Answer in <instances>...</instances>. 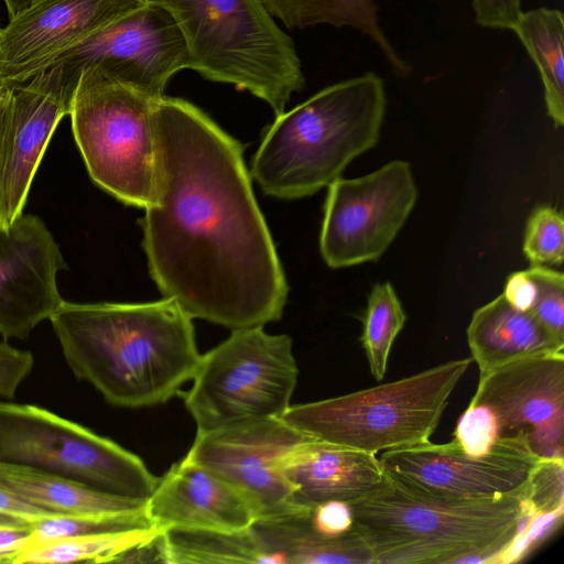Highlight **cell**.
Returning a JSON list of instances; mask_svg holds the SVG:
<instances>
[{"mask_svg":"<svg viewBox=\"0 0 564 564\" xmlns=\"http://www.w3.org/2000/svg\"><path fill=\"white\" fill-rule=\"evenodd\" d=\"M523 495L442 498L386 470L383 484L350 507L372 564H492L529 516Z\"/></svg>","mask_w":564,"mask_h":564,"instance_id":"3","label":"cell"},{"mask_svg":"<svg viewBox=\"0 0 564 564\" xmlns=\"http://www.w3.org/2000/svg\"><path fill=\"white\" fill-rule=\"evenodd\" d=\"M90 66L159 100L169 79L189 68V58L172 15L148 1L58 55L46 69L75 91L82 72Z\"/></svg>","mask_w":564,"mask_h":564,"instance_id":"10","label":"cell"},{"mask_svg":"<svg viewBox=\"0 0 564 564\" xmlns=\"http://www.w3.org/2000/svg\"><path fill=\"white\" fill-rule=\"evenodd\" d=\"M66 269L63 254L44 221L20 215L0 225V334L26 339L64 302L56 275Z\"/></svg>","mask_w":564,"mask_h":564,"instance_id":"17","label":"cell"},{"mask_svg":"<svg viewBox=\"0 0 564 564\" xmlns=\"http://www.w3.org/2000/svg\"><path fill=\"white\" fill-rule=\"evenodd\" d=\"M502 295L517 310L529 312L533 307L538 286L528 269L508 276Z\"/></svg>","mask_w":564,"mask_h":564,"instance_id":"36","label":"cell"},{"mask_svg":"<svg viewBox=\"0 0 564 564\" xmlns=\"http://www.w3.org/2000/svg\"><path fill=\"white\" fill-rule=\"evenodd\" d=\"M310 525L318 533L338 536L354 529V514L349 502L330 500L311 507L306 513Z\"/></svg>","mask_w":564,"mask_h":564,"instance_id":"34","label":"cell"},{"mask_svg":"<svg viewBox=\"0 0 564 564\" xmlns=\"http://www.w3.org/2000/svg\"><path fill=\"white\" fill-rule=\"evenodd\" d=\"M31 521H26L21 518L0 513V525H23V524H28Z\"/></svg>","mask_w":564,"mask_h":564,"instance_id":"40","label":"cell"},{"mask_svg":"<svg viewBox=\"0 0 564 564\" xmlns=\"http://www.w3.org/2000/svg\"><path fill=\"white\" fill-rule=\"evenodd\" d=\"M0 127H1V109H0ZM0 225H1V221H0Z\"/></svg>","mask_w":564,"mask_h":564,"instance_id":"43","label":"cell"},{"mask_svg":"<svg viewBox=\"0 0 564 564\" xmlns=\"http://www.w3.org/2000/svg\"><path fill=\"white\" fill-rule=\"evenodd\" d=\"M0 463L144 501L159 480L139 456L113 441L36 405L4 401H0Z\"/></svg>","mask_w":564,"mask_h":564,"instance_id":"9","label":"cell"},{"mask_svg":"<svg viewBox=\"0 0 564 564\" xmlns=\"http://www.w3.org/2000/svg\"><path fill=\"white\" fill-rule=\"evenodd\" d=\"M523 501L536 514L564 511V459L540 458Z\"/></svg>","mask_w":564,"mask_h":564,"instance_id":"31","label":"cell"},{"mask_svg":"<svg viewBox=\"0 0 564 564\" xmlns=\"http://www.w3.org/2000/svg\"><path fill=\"white\" fill-rule=\"evenodd\" d=\"M327 187L319 250L333 269L378 260L417 199L411 166L403 160L360 177H338Z\"/></svg>","mask_w":564,"mask_h":564,"instance_id":"11","label":"cell"},{"mask_svg":"<svg viewBox=\"0 0 564 564\" xmlns=\"http://www.w3.org/2000/svg\"><path fill=\"white\" fill-rule=\"evenodd\" d=\"M297 377L289 335L269 334L263 326L232 329L200 356L184 404L196 433L281 417L291 406Z\"/></svg>","mask_w":564,"mask_h":564,"instance_id":"8","label":"cell"},{"mask_svg":"<svg viewBox=\"0 0 564 564\" xmlns=\"http://www.w3.org/2000/svg\"><path fill=\"white\" fill-rule=\"evenodd\" d=\"M563 514L564 511L541 514L530 511L514 539L497 555L492 564H510L521 561L557 529L563 520Z\"/></svg>","mask_w":564,"mask_h":564,"instance_id":"33","label":"cell"},{"mask_svg":"<svg viewBox=\"0 0 564 564\" xmlns=\"http://www.w3.org/2000/svg\"><path fill=\"white\" fill-rule=\"evenodd\" d=\"M9 86H10V85H7V84H4V83H2V82L0 80V101H1V100H2V98L4 97V95H6L7 90L9 89Z\"/></svg>","mask_w":564,"mask_h":564,"instance_id":"42","label":"cell"},{"mask_svg":"<svg viewBox=\"0 0 564 564\" xmlns=\"http://www.w3.org/2000/svg\"><path fill=\"white\" fill-rule=\"evenodd\" d=\"M467 343L479 376L512 361L564 351L530 312L517 310L502 294L477 308L467 326Z\"/></svg>","mask_w":564,"mask_h":564,"instance_id":"20","label":"cell"},{"mask_svg":"<svg viewBox=\"0 0 564 564\" xmlns=\"http://www.w3.org/2000/svg\"><path fill=\"white\" fill-rule=\"evenodd\" d=\"M148 0H39L0 26V80L21 83Z\"/></svg>","mask_w":564,"mask_h":564,"instance_id":"16","label":"cell"},{"mask_svg":"<svg viewBox=\"0 0 564 564\" xmlns=\"http://www.w3.org/2000/svg\"><path fill=\"white\" fill-rule=\"evenodd\" d=\"M159 100L90 66L79 76L69 111L91 180L120 202L140 208H147L154 195Z\"/></svg>","mask_w":564,"mask_h":564,"instance_id":"7","label":"cell"},{"mask_svg":"<svg viewBox=\"0 0 564 564\" xmlns=\"http://www.w3.org/2000/svg\"><path fill=\"white\" fill-rule=\"evenodd\" d=\"M30 527L32 539L29 545L61 538L145 528L152 524L143 508L104 514H52L31 521Z\"/></svg>","mask_w":564,"mask_h":564,"instance_id":"28","label":"cell"},{"mask_svg":"<svg viewBox=\"0 0 564 564\" xmlns=\"http://www.w3.org/2000/svg\"><path fill=\"white\" fill-rule=\"evenodd\" d=\"M34 359L29 350L18 349L0 341V397L12 399L21 382L33 368Z\"/></svg>","mask_w":564,"mask_h":564,"instance_id":"35","label":"cell"},{"mask_svg":"<svg viewBox=\"0 0 564 564\" xmlns=\"http://www.w3.org/2000/svg\"><path fill=\"white\" fill-rule=\"evenodd\" d=\"M73 90L51 70L9 86L0 101V221L22 215L29 191L56 126L69 115Z\"/></svg>","mask_w":564,"mask_h":564,"instance_id":"15","label":"cell"},{"mask_svg":"<svg viewBox=\"0 0 564 564\" xmlns=\"http://www.w3.org/2000/svg\"><path fill=\"white\" fill-rule=\"evenodd\" d=\"M512 31L534 62L544 89L549 117L555 128L564 124V20L556 9L521 12Z\"/></svg>","mask_w":564,"mask_h":564,"instance_id":"24","label":"cell"},{"mask_svg":"<svg viewBox=\"0 0 564 564\" xmlns=\"http://www.w3.org/2000/svg\"><path fill=\"white\" fill-rule=\"evenodd\" d=\"M406 314L390 282L376 284L367 301L360 341L375 379L387 373L392 345L402 330Z\"/></svg>","mask_w":564,"mask_h":564,"instance_id":"27","label":"cell"},{"mask_svg":"<svg viewBox=\"0 0 564 564\" xmlns=\"http://www.w3.org/2000/svg\"><path fill=\"white\" fill-rule=\"evenodd\" d=\"M469 404L496 416L499 436L522 434L543 459H564V351L525 357L486 375Z\"/></svg>","mask_w":564,"mask_h":564,"instance_id":"14","label":"cell"},{"mask_svg":"<svg viewBox=\"0 0 564 564\" xmlns=\"http://www.w3.org/2000/svg\"><path fill=\"white\" fill-rule=\"evenodd\" d=\"M538 286L533 307L529 311L556 340L564 343V275L550 267L528 269Z\"/></svg>","mask_w":564,"mask_h":564,"instance_id":"30","label":"cell"},{"mask_svg":"<svg viewBox=\"0 0 564 564\" xmlns=\"http://www.w3.org/2000/svg\"><path fill=\"white\" fill-rule=\"evenodd\" d=\"M384 470L425 494L449 499H491L525 492L538 457L522 434L498 436L488 453L466 454L453 440L379 456Z\"/></svg>","mask_w":564,"mask_h":564,"instance_id":"12","label":"cell"},{"mask_svg":"<svg viewBox=\"0 0 564 564\" xmlns=\"http://www.w3.org/2000/svg\"><path fill=\"white\" fill-rule=\"evenodd\" d=\"M272 17L288 28L329 24L350 26L368 36L398 75L410 72L379 24L375 0H261Z\"/></svg>","mask_w":564,"mask_h":564,"instance_id":"23","label":"cell"},{"mask_svg":"<svg viewBox=\"0 0 564 564\" xmlns=\"http://www.w3.org/2000/svg\"><path fill=\"white\" fill-rule=\"evenodd\" d=\"M308 509L252 523L251 531L272 563L372 564L371 553L355 529L338 536L323 535L307 522Z\"/></svg>","mask_w":564,"mask_h":564,"instance_id":"21","label":"cell"},{"mask_svg":"<svg viewBox=\"0 0 564 564\" xmlns=\"http://www.w3.org/2000/svg\"><path fill=\"white\" fill-rule=\"evenodd\" d=\"M523 253L532 265H561L564 260V220L552 206L536 207L528 218Z\"/></svg>","mask_w":564,"mask_h":564,"instance_id":"29","label":"cell"},{"mask_svg":"<svg viewBox=\"0 0 564 564\" xmlns=\"http://www.w3.org/2000/svg\"><path fill=\"white\" fill-rule=\"evenodd\" d=\"M156 175L140 220L149 272L192 318L229 329L281 318L288 283L241 144L193 104L154 111Z\"/></svg>","mask_w":564,"mask_h":564,"instance_id":"1","label":"cell"},{"mask_svg":"<svg viewBox=\"0 0 564 564\" xmlns=\"http://www.w3.org/2000/svg\"><path fill=\"white\" fill-rule=\"evenodd\" d=\"M32 539L30 523L23 525H0V564H14L17 555Z\"/></svg>","mask_w":564,"mask_h":564,"instance_id":"37","label":"cell"},{"mask_svg":"<svg viewBox=\"0 0 564 564\" xmlns=\"http://www.w3.org/2000/svg\"><path fill=\"white\" fill-rule=\"evenodd\" d=\"M144 510L158 531L234 532L256 521L251 507L232 486L186 457L159 478Z\"/></svg>","mask_w":564,"mask_h":564,"instance_id":"18","label":"cell"},{"mask_svg":"<svg viewBox=\"0 0 564 564\" xmlns=\"http://www.w3.org/2000/svg\"><path fill=\"white\" fill-rule=\"evenodd\" d=\"M498 436L496 416L485 405L468 404L454 431V441L471 456L488 453Z\"/></svg>","mask_w":564,"mask_h":564,"instance_id":"32","label":"cell"},{"mask_svg":"<svg viewBox=\"0 0 564 564\" xmlns=\"http://www.w3.org/2000/svg\"><path fill=\"white\" fill-rule=\"evenodd\" d=\"M476 1L484 3V4L494 6V7H505V6L512 4V3L517 2L518 0H476Z\"/></svg>","mask_w":564,"mask_h":564,"instance_id":"41","label":"cell"},{"mask_svg":"<svg viewBox=\"0 0 564 564\" xmlns=\"http://www.w3.org/2000/svg\"><path fill=\"white\" fill-rule=\"evenodd\" d=\"M387 97L372 72L339 82L276 116L252 159L264 194L307 197L340 177L380 137Z\"/></svg>","mask_w":564,"mask_h":564,"instance_id":"4","label":"cell"},{"mask_svg":"<svg viewBox=\"0 0 564 564\" xmlns=\"http://www.w3.org/2000/svg\"><path fill=\"white\" fill-rule=\"evenodd\" d=\"M176 22L189 68L264 100L275 116L305 86L293 41L261 0H148Z\"/></svg>","mask_w":564,"mask_h":564,"instance_id":"5","label":"cell"},{"mask_svg":"<svg viewBox=\"0 0 564 564\" xmlns=\"http://www.w3.org/2000/svg\"><path fill=\"white\" fill-rule=\"evenodd\" d=\"M0 513L34 521L51 513L0 487Z\"/></svg>","mask_w":564,"mask_h":564,"instance_id":"38","label":"cell"},{"mask_svg":"<svg viewBox=\"0 0 564 564\" xmlns=\"http://www.w3.org/2000/svg\"><path fill=\"white\" fill-rule=\"evenodd\" d=\"M0 487L54 514L85 516L143 509L144 500L111 495L40 469L0 463Z\"/></svg>","mask_w":564,"mask_h":564,"instance_id":"22","label":"cell"},{"mask_svg":"<svg viewBox=\"0 0 564 564\" xmlns=\"http://www.w3.org/2000/svg\"><path fill=\"white\" fill-rule=\"evenodd\" d=\"M162 532L169 564L272 563L251 527L234 532L184 529Z\"/></svg>","mask_w":564,"mask_h":564,"instance_id":"25","label":"cell"},{"mask_svg":"<svg viewBox=\"0 0 564 564\" xmlns=\"http://www.w3.org/2000/svg\"><path fill=\"white\" fill-rule=\"evenodd\" d=\"M280 466L295 502L303 508L330 500L350 503L386 479L377 455L311 438L295 444Z\"/></svg>","mask_w":564,"mask_h":564,"instance_id":"19","label":"cell"},{"mask_svg":"<svg viewBox=\"0 0 564 564\" xmlns=\"http://www.w3.org/2000/svg\"><path fill=\"white\" fill-rule=\"evenodd\" d=\"M471 361L454 359L372 388L291 405L281 417L307 438L373 455L424 444Z\"/></svg>","mask_w":564,"mask_h":564,"instance_id":"6","label":"cell"},{"mask_svg":"<svg viewBox=\"0 0 564 564\" xmlns=\"http://www.w3.org/2000/svg\"><path fill=\"white\" fill-rule=\"evenodd\" d=\"M66 364L116 406L165 403L198 366L193 319L173 300L64 301L48 318Z\"/></svg>","mask_w":564,"mask_h":564,"instance_id":"2","label":"cell"},{"mask_svg":"<svg viewBox=\"0 0 564 564\" xmlns=\"http://www.w3.org/2000/svg\"><path fill=\"white\" fill-rule=\"evenodd\" d=\"M304 438L282 417L249 420L196 433L185 457L232 486L256 520L272 519L307 509L295 502L280 466L283 456Z\"/></svg>","mask_w":564,"mask_h":564,"instance_id":"13","label":"cell"},{"mask_svg":"<svg viewBox=\"0 0 564 564\" xmlns=\"http://www.w3.org/2000/svg\"><path fill=\"white\" fill-rule=\"evenodd\" d=\"M156 532L153 527H145L50 540L23 549L14 564L112 563L117 555Z\"/></svg>","mask_w":564,"mask_h":564,"instance_id":"26","label":"cell"},{"mask_svg":"<svg viewBox=\"0 0 564 564\" xmlns=\"http://www.w3.org/2000/svg\"><path fill=\"white\" fill-rule=\"evenodd\" d=\"M2 1L6 4L9 18H12L39 0H2Z\"/></svg>","mask_w":564,"mask_h":564,"instance_id":"39","label":"cell"}]
</instances>
